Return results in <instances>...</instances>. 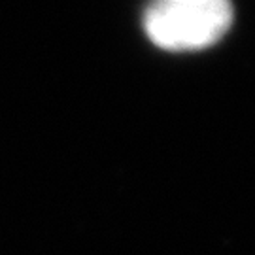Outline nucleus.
I'll return each instance as SVG.
<instances>
[{
  "label": "nucleus",
  "mask_w": 255,
  "mask_h": 255,
  "mask_svg": "<svg viewBox=\"0 0 255 255\" xmlns=\"http://www.w3.org/2000/svg\"><path fill=\"white\" fill-rule=\"evenodd\" d=\"M231 0H155L144 13V30L166 51H199L218 44L233 25Z\"/></svg>",
  "instance_id": "f257e3e1"
}]
</instances>
